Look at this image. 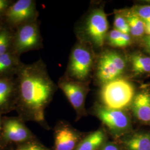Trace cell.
Here are the masks:
<instances>
[{
	"label": "cell",
	"instance_id": "obj_27",
	"mask_svg": "<svg viewBox=\"0 0 150 150\" xmlns=\"http://www.w3.org/2000/svg\"><path fill=\"white\" fill-rule=\"evenodd\" d=\"M5 144L0 139V150H5Z\"/></svg>",
	"mask_w": 150,
	"mask_h": 150
},
{
	"label": "cell",
	"instance_id": "obj_20",
	"mask_svg": "<svg viewBox=\"0 0 150 150\" xmlns=\"http://www.w3.org/2000/svg\"><path fill=\"white\" fill-rule=\"evenodd\" d=\"M14 32L5 23L0 30V54L12 52Z\"/></svg>",
	"mask_w": 150,
	"mask_h": 150
},
{
	"label": "cell",
	"instance_id": "obj_18",
	"mask_svg": "<svg viewBox=\"0 0 150 150\" xmlns=\"http://www.w3.org/2000/svg\"><path fill=\"white\" fill-rule=\"evenodd\" d=\"M105 139L103 132L98 130L83 139L76 150H97L103 144Z\"/></svg>",
	"mask_w": 150,
	"mask_h": 150
},
{
	"label": "cell",
	"instance_id": "obj_5",
	"mask_svg": "<svg viewBox=\"0 0 150 150\" xmlns=\"http://www.w3.org/2000/svg\"><path fill=\"white\" fill-rule=\"evenodd\" d=\"M38 12L34 0L14 1L3 18L7 26L15 30L17 27L27 23L38 21Z\"/></svg>",
	"mask_w": 150,
	"mask_h": 150
},
{
	"label": "cell",
	"instance_id": "obj_1",
	"mask_svg": "<svg viewBox=\"0 0 150 150\" xmlns=\"http://www.w3.org/2000/svg\"><path fill=\"white\" fill-rule=\"evenodd\" d=\"M16 110L25 122H45L44 111L51 100L57 86L51 79L41 59L23 64L16 76Z\"/></svg>",
	"mask_w": 150,
	"mask_h": 150
},
{
	"label": "cell",
	"instance_id": "obj_2",
	"mask_svg": "<svg viewBox=\"0 0 150 150\" xmlns=\"http://www.w3.org/2000/svg\"><path fill=\"white\" fill-rule=\"evenodd\" d=\"M101 97L104 106L122 110L133 102L134 87L127 80L120 77L103 85Z\"/></svg>",
	"mask_w": 150,
	"mask_h": 150
},
{
	"label": "cell",
	"instance_id": "obj_24",
	"mask_svg": "<svg viewBox=\"0 0 150 150\" xmlns=\"http://www.w3.org/2000/svg\"><path fill=\"white\" fill-rule=\"evenodd\" d=\"M13 2L12 0H0V20H3L6 12Z\"/></svg>",
	"mask_w": 150,
	"mask_h": 150
},
{
	"label": "cell",
	"instance_id": "obj_14",
	"mask_svg": "<svg viewBox=\"0 0 150 150\" xmlns=\"http://www.w3.org/2000/svg\"><path fill=\"white\" fill-rule=\"evenodd\" d=\"M132 110L139 120L150 123V93L142 91L134 97L132 103Z\"/></svg>",
	"mask_w": 150,
	"mask_h": 150
},
{
	"label": "cell",
	"instance_id": "obj_30",
	"mask_svg": "<svg viewBox=\"0 0 150 150\" xmlns=\"http://www.w3.org/2000/svg\"><path fill=\"white\" fill-rule=\"evenodd\" d=\"M1 120H2V118H1V115H0V134H1V129H2V122H1Z\"/></svg>",
	"mask_w": 150,
	"mask_h": 150
},
{
	"label": "cell",
	"instance_id": "obj_19",
	"mask_svg": "<svg viewBox=\"0 0 150 150\" xmlns=\"http://www.w3.org/2000/svg\"><path fill=\"white\" fill-rule=\"evenodd\" d=\"M106 38L108 44L115 47H126L132 42L130 34L123 33L115 29L107 34Z\"/></svg>",
	"mask_w": 150,
	"mask_h": 150
},
{
	"label": "cell",
	"instance_id": "obj_29",
	"mask_svg": "<svg viewBox=\"0 0 150 150\" xmlns=\"http://www.w3.org/2000/svg\"><path fill=\"white\" fill-rule=\"evenodd\" d=\"M4 25V22H3V20H0V30L1 29L2 27H3Z\"/></svg>",
	"mask_w": 150,
	"mask_h": 150
},
{
	"label": "cell",
	"instance_id": "obj_21",
	"mask_svg": "<svg viewBox=\"0 0 150 150\" xmlns=\"http://www.w3.org/2000/svg\"><path fill=\"white\" fill-rule=\"evenodd\" d=\"M114 29L126 34H129L128 23L122 13H116L114 19Z\"/></svg>",
	"mask_w": 150,
	"mask_h": 150
},
{
	"label": "cell",
	"instance_id": "obj_7",
	"mask_svg": "<svg viewBox=\"0 0 150 150\" xmlns=\"http://www.w3.org/2000/svg\"><path fill=\"white\" fill-rule=\"evenodd\" d=\"M1 139L6 145H21L35 139L34 135L19 116L2 118Z\"/></svg>",
	"mask_w": 150,
	"mask_h": 150
},
{
	"label": "cell",
	"instance_id": "obj_9",
	"mask_svg": "<svg viewBox=\"0 0 150 150\" xmlns=\"http://www.w3.org/2000/svg\"><path fill=\"white\" fill-rule=\"evenodd\" d=\"M96 114L102 123L113 131H122L129 127V117L122 110L101 106L97 108Z\"/></svg>",
	"mask_w": 150,
	"mask_h": 150
},
{
	"label": "cell",
	"instance_id": "obj_3",
	"mask_svg": "<svg viewBox=\"0 0 150 150\" xmlns=\"http://www.w3.org/2000/svg\"><path fill=\"white\" fill-rule=\"evenodd\" d=\"M42 47V39L38 21L24 24L15 30L12 52L20 56L29 51Z\"/></svg>",
	"mask_w": 150,
	"mask_h": 150
},
{
	"label": "cell",
	"instance_id": "obj_25",
	"mask_svg": "<svg viewBox=\"0 0 150 150\" xmlns=\"http://www.w3.org/2000/svg\"><path fill=\"white\" fill-rule=\"evenodd\" d=\"M142 42L145 48L150 52V35H146L143 37Z\"/></svg>",
	"mask_w": 150,
	"mask_h": 150
},
{
	"label": "cell",
	"instance_id": "obj_6",
	"mask_svg": "<svg viewBox=\"0 0 150 150\" xmlns=\"http://www.w3.org/2000/svg\"><path fill=\"white\" fill-rule=\"evenodd\" d=\"M92 65L93 55L90 50L78 44L70 55L66 77L74 80H85L91 72Z\"/></svg>",
	"mask_w": 150,
	"mask_h": 150
},
{
	"label": "cell",
	"instance_id": "obj_26",
	"mask_svg": "<svg viewBox=\"0 0 150 150\" xmlns=\"http://www.w3.org/2000/svg\"><path fill=\"white\" fill-rule=\"evenodd\" d=\"M101 150H120L118 147L113 144H107Z\"/></svg>",
	"mask_w": 150,
	"mask_h": 150
},
{
	"label": "cell",
	"instance_id": "obj_12",
	"mask_svg": "<svg viewBox=\"0 0 150 150\" xmlns=\"http://www.w3.org/2000/svg\"><path fill=\"white\" fill-rule=\"evenodd\" d=\"M78 141L77 135L68 126L61 125L55 131V150H74Z\"/></svg>",
	"mask_w": 150,
	"mask_h": 150
},
{
	"label": "cell",
	"instance_id": "obj_15",
	"mask_svg": "<svg viewBox=\"0 0 150 150\" xmlns=\"http://www.w3.org/2000/svg\"><path fill=\"white\" fill-rule=\"evenodd\" d=\"M128 23L129 28V34L136 38H142L145 34L146 24L134 11L129 10L123 11L122 13Z\"/></svg>",
	"mask_w": 150,
	"mask_h": 150
},
{
	"label": "cell",
	"instance_id": "obj_28",
	"mask_svg": "<svg viewBox=\"0 0 150 150\" xmlns=\"http://www.w3.org/2000/svg\"><path fill=\"white\" fill-rule=\"evenodd\" d=\"M145 34L147 35H150V25L149 26H146V31Z\"/></svg>",
	"mask_w": 150,
	"mask_h": 150
},
{
	"label": "cell",
	"instance_id": "obj_8",
	"mask_svg": "<svg viewBox=\"0 0 150 150\" xmlns=\"http://www.w3.org/2000/svg\"><path fill=\"white\" fill-rule=\"evenodd\" d=\"M108 23L102 8L94 10L88 17L85 25L86 35L97 47H101L106 39Z\"/></svg>",
	"mask_w": 150,
	"mask_h": 150
},
{
	"label": "cell",
	"instance_id": "obj_17",
	"mask_svg": "<svg viewBox=\"0 0 150 150\" xmlns=\"http://www.w3.org/2000/svg\"><path fill=\"white\" fill-rule=\"evenodd\" d=\"M128 150H150V134L139 133L134 134L124 142Z\"/></svg>",
	"mask_w": 150,
	"mask_h": 150
},
{
	"label": "cell",
	"instance_id": "obj_13",
	"mask_svg": "<svg viewBox=\"0 0 150 150\" xmlns=\"http://www.w3.org/2000/svg\"><path fill=\"white\" fill-rule=\"evenodd\" d=\"M23 64L20 56L12 52L0 54V79L16 77Z\"/></svg>",
	"mask_w": 150,
	"mask_h": 150
},
{
	"label": "cell",
	"instance_id": "obj_4",
	"mask_svg": "<svg viewBox=\"0 0 150 150\" xmlns=\"http://www.w3.org/2000/svg\"><path fill=\"white\" fill-rule=\"evenodd\" d=\"M127 66L122 54L114 51H106L100 56L97 65V77L103 85L120 78Z\"/></svg>",
	"mask_w": 150,
	"mask_h": 150
},
{
	"label": "cell",
	"instance_id": "obj_22",
	"mask_svg": "<svg viewBox=\"0 0 150 150\" xmlns=\"http://www.w3.org/2000/svg\"><path fill=\"white\" fill-rule=\"evenodd\" d=\"M134 13L145 22L146 26L150 25V5L138 6L132 8Z\"/></svg>",
	"mask_w": 150,
	"mask_h": 150
},
{
	"label": "cell",
	"instance_id": "obj_11",
	"mask_svg": "<svg viewBox=\"0 0 150 150\" xmlns=\"http://www.w3.org/2000/svg\"><path fill=\"white\" fill-rule=\"evenodd\" d=\"M16 77L0 79V115L16 110Z\"/></svg>",
	"mask_w": 150,
	"mask_h": 150
},
{
	"label": "cell",
	"instance_id": "obj_23",
	"mask_svg": "<svg viewBox=\"0 0 150 150\" xmlns=\"http://www.w3.org/2000/svg\"><path fill=\"white\" fill-rule=\"evenodd\" d=\"M16 150H45L41 145L32 140L21 145H18Z\"/></svg>",
	"mask_w": 150,
	"mask_h": 150
},
{
	"label": "cell",
	"instance_id": "obj_10",
	"mask_svg": "<svg viewBox=\"0 0 150 150\" xmlns=\"http://www.w3.org/2000/svg\"><path fill=\"white\" fill-rule=\"evenodd\" d=\"M58 86L68 98L72 106L78 111L83 107L85 95V86L80 82L72 80L66 76L62 77L58 83Z\"/></svg>",
	"mask_w": 150,
	"mask_h": 150
},
{
	"label": "cell",
	"instance_id": "obj_16",
	"mask_svg": "<svg viewBox=\"0 0 150 150\" xmlns=\"http://www.w3.org/2000/svg\"><path fill=\"white\" fill-rule=\"evenodd\" d=\"M131 71L135 75H143L150 72V57L137 52L131 55Z\"/></svg>",
	"mask_w": 150,
	"mask_h": 150
}]
</instances>
